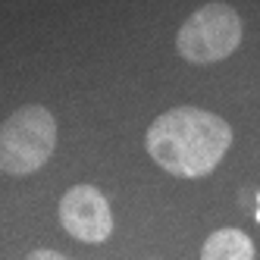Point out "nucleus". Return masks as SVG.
<instances>
[{
	"label": "nucleus",
	"instance_id": "20e7f679",
	"mask_svg": "<svg viewBox=\"0 0 260 260\" xmlns=\"http://www.w3.org/2000/svg\"><path fill=\"white\" fill-rule=\"evenodd\" d=\"M60 222L72 238L88 241V245L107 241L113 232L110 204L94 185H72L60 198Z\"/></svg>",
	"mask_w": 260,
	"mask_h": 260
},
{
	"label": "nucleus",
	"instance_id": "423d86ee",
	"mask_svg": "<svg viewBox=\"0 0 260 260\" xmlns=\"http://www.w3.org/2000/svg\"><path fill=\"white\" fill-rule=\"evenodd\" d=\"M25 260H66L63 254H57V251H47V248H41V251H31Z\"/></svg>",
	"mask_w": 260,
	"mask_h": 260
},
{
	"label": "nucleus",
	"instance_id": "f257e3e1",
	"mask_svg": "<svg viewBox=\"0 0 260 260\" xmlns=\"http://www.w3.org/2000/svg\"><path fill=\"white\" fill-rule=\"evenodd\" d=\"M147 154L179 179L213 173L232 144L229 122L201 107H173L160 113L144 135Z\"/></svg>",
	"mask_w": 260,
	"mask_h": 260
},
{
	"label": "nucleus",
	"instance_id": "39448f33",
	"mask_svg": "<svg viewBox=\"0 0 260 260\" xmlns=\"http://www.w3.org/2000/svg\"><path fill=\"white\" fill-rule=\"evenodd\" d=\"M201 260H254V241L238 229H219L204 241Z\"/></svg>",
	"mask_w": 260,
	"mask_h": 260
},
{
	"label": "nucleus",
	"instance_id": "f03ea898",
	"mask_svg": "<svg viewBox=\"0 0 260 260\" xmlns=\"http://www.w3.org/2000/svg\"><path fill=\"white\" fill-rule=\"evenodd\" d=\"M57 151V119L41 104H25L0 125V170L28 176Z\"/></svg>",
	"mask_w": 260,
	"mask_h": 260
},
{
	"label": "nucleus",
	"instance_id": "7ed1b4c3",
	"mask_svg": "<svg viewBox=\"0 0 260 260\" xmlns=\"http://www.w3.org/2000/svg\"><path fill=\"white\" fill-rule=\"evenodd\" d=\"M241 44V19L229 4H204L176 35V47L188 63H219Z\"/></svg>",
	"mask_w": 260,
	"mask_h": 260
}]
</instances>
